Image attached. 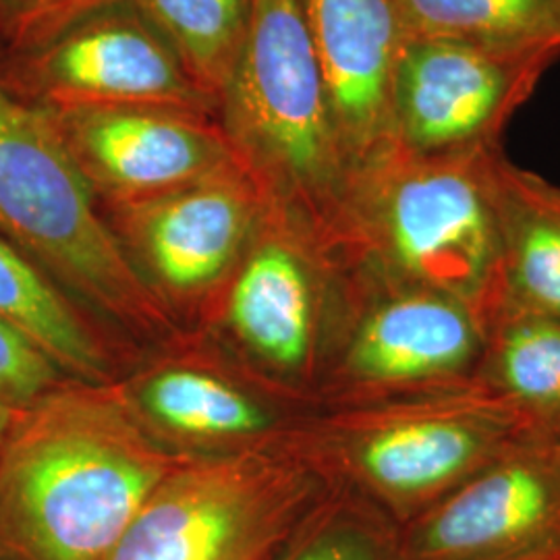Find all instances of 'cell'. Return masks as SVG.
<instances>
[{"label": "cell", "instance_id": "obj_4", "mask_svg": "<svg viewBox=\"0 0 560 560\" xmlns=\"http://www.w3.org/2000/svg\"><path fill=\"white\" fill-rule=\"evenodd\" d=\"M538 436L511 405L474 384L318 409L287 451L405 525Z\"/></svg>", "mask_w": 560, "mask_h": 560}, {"label": "cell", "instance_id": "obj_22", "mask_svg": "<svg viewBox=\"0 0 560 560\" xmlns=\"http://www.w3.org/2000/svg\"><path fill=\"white\" fill-rule=\"evenodd\" d=\"M120 0H0V52H20Z\"/></svg>", "mask_w": 560, "mask_h": 560}, {"label": "cell", "instance_id": "obj_1", "mask_svg": "<svg viewBox=\"0 0 560 560\" xmlns=\"http://www.w3.org/2000/svg\"><path fill=\"white\" fill-rule=\"evenodd\" d=\"M177 459L110 384L62 382L0 442V560H104Z\"/></svg>", "mask_w": 560, "mask_h": 560}, {"label": "cell", "instance_id": "obj_3", "mask_svg": "<svg viewBox=\"0 0 560 560\" xmlns=\"http://www.w3.org/2000/svg\"><path fill=\"white\" fill-rule=\"evenodd\" d=\"M0 237L138 358L183 332L125 258L52 117L0 80Z\"/></svg>", "mask_w": 560, "mask_h": 560}, {"label": "cell", "instance_id": "obj_25", "mask_svg": "<svg viewBox=\"0 0 560 560\" xmlns=\"http://www.w3.org/2000/svg\"><path fill=\"white\" fill-rule=\"evenodd\" d=\"M555 444H557V451H559L560 455V432L557 434V439H555Z\"/></svg>", "mask_w": 560, "mask_h": 560}, {"label": "cell", "instance_id": "obj_23", "mask_svg": "<svg viewBox=\"0 0 560 560\" xmlns=\"http://www.w3.org/2000/svg\"><path fill=\"white\" fill-rule=\"evenodd\" d=\"M67 381L30 340L0 322V402L23 409Z\"/></svg>", "mask_w": 560, "mask_h": 560}, {"label": "cell", "instance_id": "obj_6", "mask_svg": "<svg viewBox=\"0 0 560 560\" xmlns=\"http://www.w3.org/2000/svg\"><path fill=\"white\" fill-rule=\"evenodd\" d=\"M347 277L339 252L312 224L266 203L237 268L191 330L284 395L318 407Z\"/></svg>", "mask_w": 560, "mask_h": 560}, {"label": "cell", "instance_id": "obj_11", "mask_svg": "<svg viewBox=\"0 0 560 560\" xmlns=\"http://www.w3.org/2000/svg\"><path fill=\"white\" fill-rule=\"evenodd\" d=\"M0 80L46 110L159 106L219 119L214 101L133 0L94 11L27 50L0 52Z\"/></svg>", "mask_w": 560, "mask_h": 560}, {"label": "cell", "instance_id": "obj_13", "mask_svg": "<svg viewBox=\"0 0 560 560\" xmlns=\"http://www.w3.org/2000/svg\"><path fill=\"white\" fill-rule=\"evenodd\" d=\"M400 560L560 559V455L532 439L399 525Z\"/></svg>", "mask_w": 560, "mask_h": 560}, {"label": "cell", "instance_id": "obj_14", "mask_svg": "<svg viewBox=\"0 0 560 560\" xmlns=\"http://www.w3.org/2000/svg\"><path fill=\"white\" fill-rule=\"evenodd\" d=\"M46 113L102 210L159 198L237 164L217 117L159 106Z\"/></svg>", "mask_w": 560, "mask_h": 560}, {"label": "cell", "instance_id": "obj_19", "mask_svg": "<svg viewBox=\"0 0 560 560\" xmlns=\"http://www.w3.org/2000/svg\"><path fill=\"white\" fill-rule=\"evenodd\" d=\"M133 4L219 108L249 36L252 0H133Z\"/></svg>", "mask_w": 560, "mask_h": 560}, {"label": "cell", "instance_id": "obj_7", "mask_svg": "<svg viewBox=\"0 0 560 560\" xmlns=\"http://www.w3.org/2000/svg\"><path fill=\"white\" fill-rule=\"evenodd\" d=\"M328 490L291 451L187 460L104 560H270Z\"/></svg>", "mask_w": 560, "mask_h": 560}, {"label": "cell", "instance_id": "obj_20", "mask_svg": "<svg viewBox=\"0 0 560 560\" xmlns=\"http://www.w3.org/2000/svg\"><path fill=\"white\" fill-rule=\"evenodd\" d=\"M409 38L560 44V0H395Z\"/></svg>", "mask_w": 560, "mask_h": 560}, {"label": "cell", "instance_id": "obj_8", "mask_svg": "<svg viewBox=\"0 0 560 560\" xmlns=\"http://www.w3.org/2000/svg\"><path fill=\"white\" fill-rule=\"evenodd\" d=\"M110 386L141 432L180 460L287 451L318 411L196 330L141 351Z\"/></svg>", "mask_w": 560, "mask_h": 560}, {"label": "cell", "instance_id": "obj_24", "mask_svg": "<svg viewBox=\"0 0 560 560\" xmlns=\"http://www.w3.org/2000/svg\"><path fill=\"white\" fill-rule=\"evenodd\" d=\"M15 411H18V409H13V407H9V405L0 402V442L4 439V434H7V430H9L11 421H13Z\"/></svg>", "mask_w": 560, "mask_h": 560}, {"label": "cell", "instance_id": "obj_21", "mask_svg": "<svg viewBox=\"0 0 560 560\" xmlns=\"http://www.w3.org/2000/svg\"><path fill=\"white\" fill-rule=\"evenodd\" d=\"M270 560H400L399 523L330 486Z\"/></svg>", "mask_w": 560, "mask_h": 560}, {"label": "cell", "instance_id": "obj_2", "mask_svg": "<svg viewBox=\"0 0 560 560\" xmlns=\"http://www.w3.org/2000/svg\"><path fill=\"white\" fill-rule=\"evenodd\" d=\"M499 150L413 154L395 145L365 162L351 177L340 217L342 261L460 301L483 324L504 300Z\"/></svg>", "mask_w": 560, "mask_h": 560}, {"label": "cell", "instance_id": "obj_18", "mask_svg": "<svg viewBox=\"0 0 560 560\" xmlns=\"http://www.w3.org/2000/svg\"><path fill=\"white\" fill-rule=\"evenodd\" d=\"M476 384L548 441L560 432V320L502 300L483 322Z\"/></svg>", "mask_w": 560, "mask_h": 560}, {"label": "cell", "instance_id": "obj_17", "mask_svg": "<svg viewBox=\"0 0 560 560\" xmlns=\"http://www.w3.org/2000/svg\"><path fill=\"white\" fill-rule=\"evenodd\" d=\"M494 187L504 300L560 320V185L521 168L501 148Z\"/></svg>", "mask_w": 560, "mask_h": 560}, {"label": "cell", "instance_id": "obj_15", "mask_svg": "<svg viewBox=\"0 0 560 560\" xmlns=\"http://www.w3.org/2000/svg\"><path fill=\"white\" fill-rule=\"evenodd\" d=\"M300 4L340 141L355 173L397 145L393 85L409 32L395 0Z\"/></svg>", "mask_w": 560, "mask_h": 560}, {"label": "cell", "instance_id": "obj_10", "mask_svg": "<svg viewBox=\"0 0 560 560\" xmlns=\"http://www.w3.org/2000/svg\"><path fill=\"white\" fill-rule=\"evenodd\" d=\"M264 210L258 187L233 164L104 214L138 279L183 330H191L237 268Z\"/></svg>", "mask_w": 560, "mask_h": 560}, {"label": "cell", "instance_id": "obj_9", "mask_svg": "<svg viewBox=\"0 0 560 560\" xmlns=\"http://www.w3.org/2000/svg\"><path fill=\"white\" fill-rule=\"evenodd\" d=\"M339 326L318 407L441 393L476 384L483 324L465 303L347 266Z\"/></svg>", "mask_w": 560, "mask_h": 560}, {"label": "cell", "instance_id": "obj_16", "mask_svg": "<svg viewBox=\"0 0 560 560\" xmlns=\"http://www.w3.org/2000/svg\"><path fill=\"white\" fill-rule=\"evenodd\" d=\"M0 322L30 340L69 381L110 384L133 361L55 280L2 237Z\"/></svg>", "mask_w": 560, "mask_h": 560}, {"label": "cell", "instance_id": "obj_12", "mask_svg": "<svg viewBox=\"0 0 560 560\" xmlns=\"http://www.w3.org/2000/svg\"><path fill=\"white\" fill-rule=\"evenodd\" d=\"M560 44H481L409 38L393 85L397 145L413 154H457L501 145Z\"/></svg>", "mask_w": 560, "mask_h": 560}, {"label": "cell", "instance_id": "obj_5", "mask_svg": "<svg viewBox=\"0 0 560 560\" xmlns=\"http://www.w3.org/2000/svg\"><path fill=\"white\" fill-rule=\"evenodd\" d=\"M219 125L264 201L337 249L351 164L300 0H252V25L219 102Z\"/></svg>", "mask_w": 560, "mask_h": 560}, {"label": "cell", "instance_id": "obj_26", "mask_svg": "<svg viewBox=\"0 0 560 560\" xmlns=\"http://www.w3.org/2000/svg\"><path fill=\"white\" fill-rule=\"evenodd\" d=\"M550 560H560V559H550Z\"/></svg>", "mask_w": 560, "mask_h": 560}]
</instances>
